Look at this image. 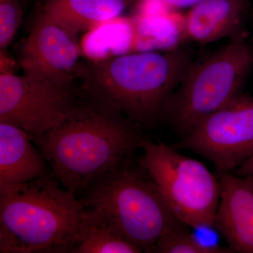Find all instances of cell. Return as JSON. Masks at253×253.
Here are the masks:
<instances>
[{
  "instance_id": "cell-1",
  "label": "cell",
  "mask_w": 253,
  "mask_h": 253,
  "mask_svg": "<svg viewBox=\"0 0 253 253\" xmlns=\"http://www.w3.org/2000/svg\"><path fill=\"white\" fill-rule=\"evenodd\" d=\"M32 139L61 185L74 192L121 164L144 141L122 114L96 101L78 106L61 126Z\"/></svg>"
},
{
  "instance_id": "cell-2",
  "label": "cell",
  "mask_w": 253,
  "mask_h": 253,
  "mask_svg": "<svg viewBox=\"0 0 253 253\" xmlns=\"http://www.w3.org/2000/svg\"><path fill=\"white\" fill-rule=\"evenodd\" d=\"M54 175L0 184V253H72L85 208Z\"/></svg>"
},
{
  "instance_id": "cell-3",
  "label": "cell",
  "mask_w": 253,
  "mask_h": 253,
  "mask_svg": "<svg viewBox=\"0 0 253 253\" xmlns=\"http://www.w3.org/2000/svg\"><path fill=\"white\" fill-rule=\"evenodd\" d=\"M190 64L184 51H140L84 65L81 77L93 101L149 123L166 111Z\"/></svg>"
},
{
  "instance_id": "cell-4",
  "label": "cell",
  "mask_w": 253,
  "mask_h": 253,
  "mask_svg": "<svg viewBox=\"0 0 253 253\" xmlns=\"http://www.w3.org/2000/svg\"><path fill=\"white\" fill-rule=\"evenodd\" d=\"M89 186L81 199L84 208L98 213L141 252H154L163 236L185 226L142 169L122 162Z\"/></svg>"
},
{
  "instance_id": "cell-5",
  "label": "cell",
  "mask_w": 253,
  "mask_h": 253,
  "mask_svg": "<svg viewBox=\"0 0 253 253\" xmlns=\"http://www.w3.org/2000/svg\"><path fill=\"white\" fill-rule=\"evenodd\" d=\"M253 66V47L234 40L190 64L166 109L187 134L205 118L235 99Z\"/></svg>"
},
{
  "instance_id": "cell-6",
  "label": "cell",
  "mask_w": 253,
  "mask_h": 253,
  "mask_svg": "<svg viewBox=\"0 0 253 253\" xmlns=\"http://www.w3.org/2000/svg\"><path fill=\"white\" fill-rule=\"evenodd\" d=\"M139 166L174 215L194 229L213 228L219 201V184L204 163L163 143L144 140Z\"/></svg>"
},
{
  "instance_id": "cell-7",
  "label": "cell",
  "mask_w": 253,
  "mask_h": 253,
  "mask_svg": "<svg viewBox=\"0 0 253 253\" xmlns=\"http://www.w3.org/2000/svg\"><path fill=\"white\" fill-rule=\"evenodd\" d=\"M71 86L26 74H0V122L19 126L32 138L57 127L78 106Z\"/></svg>"
},
{
  "instance_id": "cell-8",
  "label": "cell",
  "mask_w": 253,
  "mask_h": 253,
  "mask_svg": "<svg viewBox=\"0 0 253 253\" xmlns=\"http://www.w3.org/2000/svg\"><path fill=\"white\" fill-rule=\"evenodd\" d=\"M175 146L201 155L218 173L230 172L253 155V97L239 95L200 121Z\"/></svg>"
},
{
  "instance_id": "cell-9",
  "label": "cell",
  "mask_w": 253,
  "mask_h": 253,
  "mask_svg": "<svg viewBox=\"0 0 253 253\" xmlns=\"http://www.w3.org/2000/svg\"><path fill=\"white\" fill-rule=\"evenodd\" d=\"M77 38L42 14L21 49L19 64L24 74L71 85L81 76Z\"/></svg>"
},
{
  "instance_id": "cell-10",
  "label": "cell",
  "mask_w": 253,
  "mask_h": 253,
  "mask_svg": "<svg viewBox=\"0 0 253 253\" xmlns=\"http://www.w3.org/2000/svg\"><path fill=\"white\" fill-rule=\"evenodd\" d=\"M217 176L219 201L213 228L234 253H253V176Z\"/></svg>"
},
{
  "instance_id": "cell-11",
  "label": "cell",
  "mask_w": 253,
  "mask_h": 253,
  "mask_svg": "<svg viewBox=\"0 0 253 253\" xmlns=\"http://www.w3.org/2000/svg\"><path fill=\"white\" fill-rule=\"evenodd\" d=\"M247 4V0H205L190 8L183 20V33L203 44L243 39Z\"/></svg>"
},
{
  "instance_id": "cell-12",
  "label": "cell",
  "mask_w": 253,
  "mask_h": 253,
  "mask_svg": "<svg viewBox=\"0 0 253 253\" xmlns=\"http://www.w3.org/2000/svg\"><path fill=\"white\" fill-rule=\"evenodd\" d=\"M32 141L19 126L0 122V184H23L49 174Z\"/></svg>"
},
{
  "instance_id": "cell-13",
  "label": "cell",
  "mask_w": 253,
  "mask_h": 253,
  "mask_svg": "<svg viewBox=\"0 0 253 253\" xmlns=\"http://www.w3.org/2000/svg\"><path fill=\"white\" fill-rule=\"evenodd\" d=\"M130 0H46L42 15L75 37L80 32L112 21L124 11Z\"/></svg>"
},
{
  "instance_id": "cell-14",
  "label": "cell",
  "mask_w": 253,
  "mask_h": 253,
  "mask_svg": "<svg viewBox=\"0 0 253 253\" xmlns=\"http://www.w3.org/2000/svg\"><path fill=\"white\" fill-rule=\"evenodd\" d=\"M75 253H137L135 246L126 241L98 213L85 208L81 240Z\"/></svg>"
},
{
  "instance_id": "cell-15",
  "label": "cell",
  "mask_w": 253,
  "mask_h": 253,
  "mask_svg": "<svg viewBox=\"0 0 253 253\" xmlns=\"http://www.w3.org/2000/svg\"><path fill=\"white\" fill-rule=\"evenodd\" d=\"M154 252L161 253H231V248L205 244L184 228L170 231L158 241Z\"/></svg>"
},
{
  "instance_id": "cell-16",
  "label": "cell",
  "mask_w": 253,
  "mask_h": 253,
  "mask_svg": "<svg viewBox=\"0 0 253 253\" xmlns=\"http://www.w3.org/2000/svg\"><path fill=\"white\" fill-rule=\"evenodd\" d=\"M22 16L20 0H0V49H6L12 42Z\"/></svg>"
},
{
  "instance_id": "cell-17",
  "label": "cell",
  "mask_w": 253,
  "mask_h": 253,
  "mask_svg": "<svg viewBox=\"0 0 253 253\" xmlns=\"http://www.w3.org/2000/svg\"><path fill=\"white\" fill-rule=\"evenodd\" d=\"M17 67V64L9 54H6L4 49H1L0 52V74H9L14 73V71Z\"/></svg>"
},
{
  "instance_id": "cell-18",
  "label": "cell",
  "mask_w": 253,
  "mask_h": 253,
  "mask_svg": "<svg viewBox=\"0 0 253 253\" xmlns=\"http://www.w3.org/2000/svg\"><path fill=\"white\" fill-rule=\"evenodd\" d=\"M163 1L168 7L176 8V9L189 8L190 9L205 0H163Z\"/></svg>"
},
{
  "instance_id": "cell-19",
  "label": "cell",
  "mask_w": 253,
  "mask_h": 253,
  "mask_svg": "<svg viewBox=\"0 0 253 253\" xmlns=\"http://www.w3.org/2000/svg\"><path fill=\"white\" fill-rule=\"evenodd\" d=\"M253 171V155L240 166L238 173L241 176H248Z\"/></svg>"
},
{
  "instance_id": "cell-20",
  "label": "cell",
  "mask_w": 253,
  "mask_h": 253,
  "mask_svg": "<svg viewBox=\"0 0 253 253\" xmlns=\"http://www.w3.org/2000/svg\"><path fill=\"white\" fill-rule=\"evenodd\" d=\"M249 175H252L253 176V171L251 173V174H249Z\"/></svg>"
},
{
  "instance_id": "cell-21",
  "label": "cell",
  "mask_w": 253,
  "mask_h": 253,
  "mask_svg": "<svg viewBox=\"0 0 253 253\" xmlns=\"http://www.w3.org/2000/svg\"></svg>"
}]
</instances>
